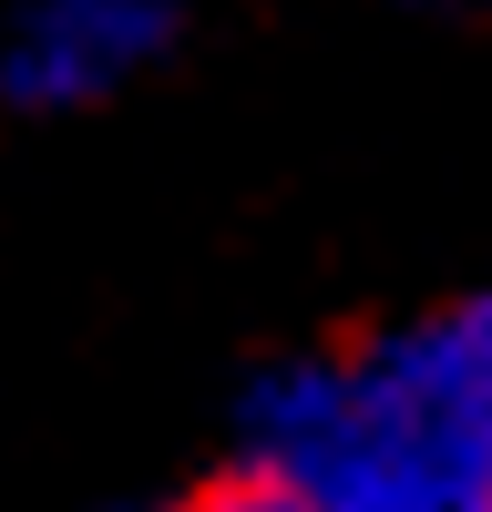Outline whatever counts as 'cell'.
I'll return each mask as SVG.
<instances>
[{"instance_id":"1","label":"cell","mask_w":492,"mask_h":512,"mask_svg":"<svg viewBox=\"0 0 492 512\" xmlns=\"http://www.w3.org/2000/svg\"><path fill=\"white\" fill-rule=\"evenodd\" d=\"M318 512H492V287L257 369L236 451Z\"/></svg>"},{"instance_id":"4","label":"cell","mask_w":492,"mask_h":512,"mask_svg":"<svg viewBox=\"0 0 492 512\" xmlns=\"http://www.w3.org/2000/svg\"><path fill=\"white\" fill-rule=\"evenodd\" d=\"M390 11H451V0H390Z\"/></svg>"},{"instance_id":"2","label":"cell","mask_w":492,"mask_h":512,"mask_svg":"<svg viewBox=\"0 0 492 512\" xmlns=\"http://www.w3.org/2000/svg\"><path fill=\"white\" fill-rule=\"evenodd\" d=\"M185 0H21L0 21V103L11 113H103L175 52Z\"/></svg>"},{"instance_id":"3","label":"cell","mask_w":492,"mask_h":512,"mask_svg":"<svg viewBox=\"0 0 492 512\" xmlns=\"http://www.w3.org/2000/svg\"><path fill=\"white\" fill-rule=\"evenodd\" d=\"M175 512H318V502H298L277 472H257V461H226V472L205 482V492H185Z\"/></svg>"}]
</instances>
